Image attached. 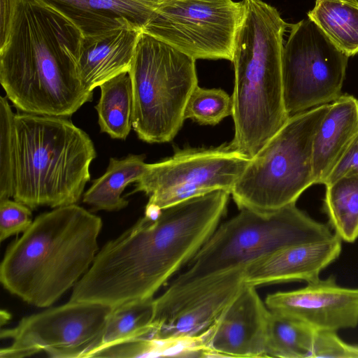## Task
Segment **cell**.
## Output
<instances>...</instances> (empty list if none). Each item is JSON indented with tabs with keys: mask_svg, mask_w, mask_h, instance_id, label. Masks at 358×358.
Masks as SVG:
<instances>
[{
	"mask_svg": "<svg viewBox=\"0 0 358 358\" xmlns=\"http://www.w3.org/2000/svg\"><path fill=\"white\" fill-rule=\"evenodd\" d=\"M95 106L101 132L112 138L124 140L132 127L133 94L129 72L122 73L102 83Z\"/></svg>",
	"mask_w": 358,
	"mask_h": 358,
	"instance_id": "obj_20",
	"label": "cell"
},
{
	"mask_svg": "<svg viewBox=\"0 0 358 358\" xmlns=\"http://www.w3.org/2000/svg\"><path fill=\"white\" fill-rule=\"evenodd\" d=\"M336 332L316 330L312 358H358V345L343 341Z\"/></svg>",
	"mask_w": 358,
	"mask_h": 358,
	"instance_id": "obj_28",
	"label": "cell"
},
{
	"mask_svg": "<svg viewBox=\"0 0 358 358\" xmlns=\"http://www.w3.org/2000/svg\"><path fill=\"white\" fill-rule=\"evenodd\" d=\"M218 225L213 234L160 296H173L200 282L293 245L331 237L329 225L318 222L296 203L262 212L243 208Z\"/></svg>",
	"mask_w": 358,
	"mask_h": 358,
	"instance_id": "obj_6",
	"label": "cell"
},
{
	"mask_svg": "<svg viewBox=\"0 0 358 358\" xmlns=\"http://www.w3.org/2000/svg\"><path fill=\"white\" fill-rule=\"evenodd\" d=\"M232 62L235 133L229 147L252 158L289 117L284 101L282 57L287 24L262 0H242Z\"/></svg>",
	"mask_w": 358,
	"mask_h": 358,
	"instance_id": "obj_4",
	"label": "cell"
},
{
	"mask_svg": "<svg viewBox=\"0 0 358 358\" xmlns=\"http://www.w3.org/2000/svg\"><path fill=\"white\" fill-rule=\"evenodd\" d=\"M230 194L215 190L164 208L156 220L144 215L96 253L69 300L115 307L153 298L215 231Z\"/></svg>",
	"mask_w": 358,
	"mask_h": 358,
	"instance_id": "obj_1",
	"label": "cell"
},
{
	"mask_svg": "<svg viewBox=\"0 0 358 358\" xmlns=\"http://www.w3.org/2000/svg\"><path fill=\"white\" fill-rule=\"evenodd\" d=\"M101 227L100 217L76 203L37 216L6 251L3 287L29 304L49 307L90 267Z\"/></svg>",
	"mask_w": 358,
	"mask_h": 358,
	"instance_id": "obj_3",
	"label": "cell"
},
{
	"mask_svg": "<svg viewBox=\"0 0 358 358\" xmlns=\"http://www.w3.org/2000/svg\"><path fill=\"white\" fill-rule=\"evenodd\" d=\"M82 36L57 11L23 0L10 38L0 49V83L15 107L67 117L92 100L77 66Z\"/></svg>",
	"mask_w": 358,
	"mask_h": 358,
	"instance_id": "obj_2",
	"label": "cell"
},
{
	"mask_svg": "<svg viewBox=\"0 0 358 358\" xmlns=\"http://www.w3.org/2000/svg\"><path fill=\"white\" fill-rule=\"evenodd\" d=\"M141 31L121 28L82 36L76 61L79 76L87 90L93 91L108 80L129 71Z\"/></svg>",
	"mask_w": 358,
	"mask_h": 358,
	"instance_id": "obj_17",
	"label": "cell"
},
{
	"mask_svg": "<svg viewBox=\"0 0 358 358\" xmlns=\"http://www.w3.org/2000/svg\"><path fill=\"white\" fill-rule=\"evenodd\" d=\"M196 60L141 31L129 71L132 127L149 143L171 141L185 121L187 100L198 86Z\"/></svg>",
	"mask_w": 358,
	"mask_h": 358,
	"instance_id": "obj_8",
	"label": "cell"
},
{
	"mask_svg": "<svg viewBox=\"0 0 358 358\" xmlns=\"http://www.w3.org/2000/svg\"><path fill=\"white\" fill-rule=\"evenodd\" d=\"M96 155L89 135L66 117L15 114L13 198L31 209L76 203Z\"/></svg>",
	"mask_w": 358,
	"mask_h": 358,
	"instance_id": "obj_5",
	"label": "cell"
},
{
	"mask_svg": "<svg viewBox=\"0 0 358 358\" xmlns=\"http://www.w3.org/2000/svg\"><path fill=\"white\" fill-rule=\"evenodd\" d=\"M31 208L10 199L0 200V241L24 232L32 223Z\"/></svg>",
	"mask_w": 358,
	"mask_h": 358,
	"instance_id": "obj_27",
	"label": "cell"
},
{
	"mask_svg": "<svg viewBox=\"0 0 358 358\" xmlns=\"http://www.w3.org/2000/svg\"><path fill=\"white\" fill-rule=\"evenodd\" d=\"M113 308L69 300L24 317L15 327L1 330V339L11 343L1 348L0 357L22 358L41 352L52 358L94 357L101 346Z\"/></svg>",
	"mask_w": 358,
	"mask_h": 358,
	"instance_id": "obj_9",
	"label": "cell"
},
{
	"mask_svg": "<svg viewBox=\"0 0 358 358\" xmlns=\"http://www.w3.org/2000/svg\"><path fill=\"white\" fill-rule=\"evenodd\" d=\"M269 310L246 284L211 327L203 357H266Z\"/></svg>",
	"mask_w": 358,
	"mask_h": 358,
	"instance_id": "obj_14",
	"label": "cell"
},
{
	"mask_svg": "<svg viewBox=\"0 0 358 358\" xmlns=\"http://www.w3.org/2000/svg\"><path fill=\"white\" fill-rule=\"evenodd\" d=\"M232 114V96L221 89H206L198 85L187 100L184 115L185 120L215 125Z\"/></svg>",
	"mask_w": 358,
	"mask_h": 358,
	"instance_id": "obj_25",
	"label": "cell"
},
{
	"mask_svg": "<svg viewBox=\"0 0 358 358\" xmlns=\"http://www.w3.org/2000/svg\"><path fill=\"white\" fill-rule=\"evenodd\" d=\"M358 135V99L342 94L330 103L313 147L315 184H323Z\"/></svg>",
	"mask_w": 358,
	"mask_h": 358,
	"instance_id": "obj_18",
	"label": "cell"
},
{
	"mask_svg": "<svg viewBox=\"0 0 358 358\" xmlns=\"http://www.w3.org/2000/svg\"><path fill=\"white\" fill-rule=\"evenodd\" d=\"M14 117L7 97L0 98V200L13 197Z\"/></svg>",
	"mask_w": 358,
	"mask_h": 358,
	"instance_id": "obj_26",
	"label": "cell"
},
{
	"mask_svg": "<svg viewBox=\"0 0 358 358\" xmlns=\"http://www.w3.org/2000/svg\"><path fill=\"white\" fill-rule=\"evenodd\" d=\"M356 173H358V135L333 169L327 178L324 185L330 184L343 176Z\"/></svg>",
	"mask_w": 358,
	"mask_h": 358,
	"instance_id": "obj_29",
	"label": "cell"
},
{
	"mask_svg": "<svg viewBox=\"0 0 358 358\" xmlns=\"http://www.w3.org/2000/svg\"><path fill=\"white\" fill-rule=\"evenodd\" d=\"M23 0H0V49L7 44Z\"/></svg>",
	"mask_w": 358,
	"mask_h": 358,
	"instance_id": "obj_30",
	"label": "cell"
},
{
	"mask_svg": "<svg viewBox=\"0 0 358 358\" xmlns=\"http://www.w3.org/2000/svg\"><path fill=\"white\" fill-rule=\"evenodd\" d=\"M143 155H129L121 159L110 158L105 173L93 180L84 193L83 201L94 210L116 211L129 201L121 196L125 187L136 182L144 174L148 164Z\"/></svg>",
	"mask_w": 358,
	"mask_h": 358,
	"instance_id": "obj_19",
	"label": "cell"
},
{
	"mask_svg": "<svg viewBox=\"0 0 358 358\" xmlns=\"http://www.w3.org/2000/svg\"><path fill=\"white\" fill-rule=\"evenodd\" d=\"M348 58L308 17L291 24L282 57L288 115L331 103L340 97Z\"/></svg>",
	"mask_w": 358,
	"mask_h": 358,
	"instance_id": "obj_10",
	"label": "cell"
},
{
	"mask_svg": "<svg viewBox=\"0 0 358 358\" xmlns=\"http://www.w3.org/2000/svg\"><path fill=\"white\" fill-rule=\"evenodd\" d=\"M341 242L334 234L326 239L280 250L246 266L244 282L257 287L292 281H315L320 273L339 257Z\"/></svg>",
	"mask_w": 358,
	"mask_h": 358,
	"instance_id": "obj_15",
	"label": "cell"
},
{
	"mask_svg": "<svg viewBox=\"0 0 358 358\" xmlns=\"http://www.w3.org/2000/svg\"><path fill=\"white\" fill-rule=\"evenodd\" d=\"M155 299L124 303L113 308L101 346L94 357L113 346L148 338L153 330Z\"/></svg>",
	"mask_w": 358,
	"mask_h": 358,
	"instance_id": "obj_23",
	"label": "cell"
},
{
	"mask_svg": "<svg viewBox=\"0 0 358 358\" xmlns=\"http://www.w3.org/2000/svg\"><path fill=\"white\" fill-rule=\"evenodd\" d=\"M250 160L229 145L179 150L148 164L132 193L144 192L148 203L160 209L215 190L231 194Z\"/></svg>",
	"mask_w": 358,
	"mask_h": 358,
	"instance_id": "obj_11",
	"label": "cell"
},
{
	"mask_svg": "<svg viewBox=\"0 0 358 358\" xmlns=\"http://www.w3.org/2000/svg\"><path fill=\"white\" fill-rule=\"evenodd\" d=\"M265 304L270 310L302 320L317 330L336 331L358 325V288L338 285L334 275L301 289L270 294Z\"/></svg>",
	"mask_w": 358,
	"mask_h": 358,
	"instance_id": "obj_13",
	"label": "cell"
},
{
	"mask_svg": "<svg viewBox=\"0 0 358 358\" xmlns=\"http://www.w3.org/2000/svg\"><path fill=\"white\" fill-rule=\"evenodd\" d=\"M329 106L324 104L289 116L250 159L231 192L239 210L280 209L296 203L315 184L313 141Z\"/></svg>",
	"mask_w": 358,
	"mask_h": 358,
	"instance_id": "obj_7",
	"label": "cell"
},
{
	"mask_svg": "<svg viewBox=\"0 0 358 358\" xmlns=\"http://www.w3.org/2000/svg\"><path fill=\"white\" fill-rule=\"evenodd\" d=\"M326 186L323 210L329 227L342 241L358 238V173L343 176Z\"/></svg>",
	"mask_w": 358,
	"mask_h": 358,
	"instance_id": "obj_24",
	"label": "cell"
},
{
	"mask_svg": "<svg viewBox=\"0 0 358 358\" xmlns=\"http://www.w3.org/2000/svg\"><path fill=\"white\" fill-rule=\"evenodd\" d=\"M307 15L343 52L348 57L358 53V3L316 0Z\"/></svg>",
	"mask_w": 358,
	"mask_h": 358,
	"instance_id": "obj_21",
	"label": "cell"
},
{
	"mask_svg": "<svg viewBox=\"0 0 358 358\" xmlns=\"http://www.w3.org/2000/svg\"><path fill=\"white\" fill-rule=\"evenodd\" d=\"M242 1L169 0L158 8L143 31L195 60L232 62Z\"/></svg>",
	"mask_w": 358,
	"mask_h": 358,
	"instance_id": "obj_12",
	"label": "cell"
},
{
	"mask_svg": "<svg viewBox=\"0 0 358 358\" xmlns=\"http://www.w3.org/2000/svg\"><path fill=\"white\" fill-rule=\"evenodd\" d=\"M346 1H350L352 2L356 3H358V0H346Z\"/></svg>",
	"mask_w": 358,
	"mask_h": 358,
	"instance_id": "obj_32",
	"label": "cell"
},
{
	"mask_svg": "<svg viewBox=\"0 0 358 358\" xmlns=\"http://www.w3.org/2000/svg\"><path fill=\"white\" fill-rule=\"evenodd\" d=\"M143 2H146L157 7H160L163 3L169 1V0H139Z\"/></svg>",
	"mask_w": 358,
	"mask_h": 358,
	"instance_id": "obj_31",
	"label": "cell"
},
{
	"mask_svg": "<svg viewBox=\"0 0 358 358\" xmlns=\"http://www.w3.org/2000/svg\"><path fill=\"white\" fill-rule=\"evenodd\" d=\"M316 330L302 320L269 310L266 357L312 358Z\"/></svg>",
	"mask_w": 358,
	"mask_h": 358,
	"instance_id": "obj_22",
	"label": "cell"
},
{
	"mask_svg": "<svg viewBox=\"0 0 358 358\" xmlns=\"http://www.w3.org/2000/svg\"><path fill=\"white\" fill-rule=\"evenodd\" d=\"M69 20L83 37L114 29L143 31L159 8L139 0H34Z\"/></svg>",
	"mask_w": 358,
	"mask_h": 358,
	"instance_id": "obj_16",
	"label": "cell"
}]
</instances>
